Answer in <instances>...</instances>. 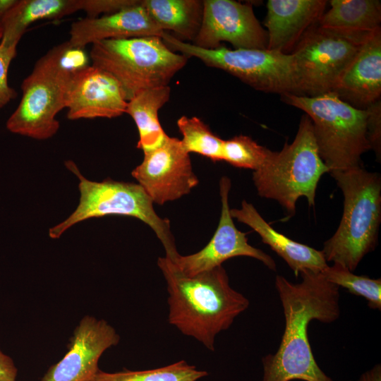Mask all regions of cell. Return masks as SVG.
<instances>
[{
  "mask_svg": "<svg viewBox=\"0 0 381 381\" xmlns=\"http://www.w3.org/2000/svg\"><path fill=\"white\" fill-rule=\"evenodd\" d=\"M66 165L79 179V204L68 217L49 230L50 238H58L74 224L90 218L113 214L130 216L143 221L155 231L165 249L167 258L174 260L179 255L169 219L157 214L152 200L138 183L112 179L90 181L73 162H67Z\"/></svg>",
  "mask_w": 381,
  "mask_h": 381,
  "instance_id": "obj_8",
  "label": "cell"
},
{
  "mask_svg": "<svg viewBox=\"0 0 381 381\" xmlns=\"http://www.w3.org/2000/svg\"><path fill=\"white\" fill-rule=\"evenodd\" d=\"M281 98L310 119L320 156L329 172L362 166L361 156L370 150L366 109L356 108L332 92L313 97L287 93Z\"/></svg>",
  "mask_w": 381,
  "mask_h": 381,
  "instance_id": "obj_4",
  "label": "cell"
},
{
  "mask_svg": "<svg viewBox=\"0 0 381 381\" xmlns=\"http://www.w3.org/2000/svg\"><path fill=\"white\" fill-rule=\"evenodd\" d=\"M367 136L370 146L377 160L381 157V104L380 99L368 108Z\"/></svg>",
  "mask_w": 381,
  "mask_h": 381,
  "instance_id": "obj_29",
  "label": "cell"
},
{
  "mask_svg": "<svg viewBox=\"0 0 381 381\" xmlns=\"http://www.w3.org/2000/svg\"><path fill=\"white\" fill-rule=\"evenodd\" d=\"M132 176L153 203L164 205L188 194L198 184L191 160L181 140L167 136L157 147L143 152Z\"/></svg>",
  "mask_w": 381,
  "mask_h": 381,
  "instance_id": "obj_11",
  "label": "cell"
},
{
  "mask_svg": "<svg viewBox=\"0 0 381 381\" xmlns=\"http://www.w3.org/2000/svg\"><path fill=\"white\" fill-rule=\"evenodd\" d=\"M150 16L166 32L174 37L193 42L202 21L203 1L201 0H141Z\"/></svg>",
  "mask_w": 381,
  "mask_h": 381,
  "instance_id": "obj_21",
  "label": "cell"
},
{
  "mask_svg": "<svg viewBox=\"0 0 381 381\" xmlns=\"http://www.w3.org/2000/svg\"><path fill=\"white\" fill-rule=\"evenodd\" d=\"M329 9L319 26L334 30L369 33L380 28L381 3L378 0H331Z\"/></svg>",
  "mask_w": 381,
  "mask_h": 381,
  "instance_id": "obj_23",
  "label": "cell"
},
{
  "mask_svg": "<svg viewBox=\"0 0 381 381\" xmlns=\"http://www.w3.org/2000/svg\"><path fill=\"white\" fill-rule=\"evenodd\" d=\"M351 106L365 109L381 95V28L372 32L338 80L334 90Z\"/></svg>",
  "mask_w": 381,
  "mask_h": 381,
  "instance_id": "obj_17",
  "label": "cell"
},
{
  "mask_svg": "<svg viewBox=\"0 0 381 381\" xmlns=\"http://www.w3.org/2000/svg\"><path fill=\"white\" fill-rule=\"evenodd\" d=\"M325 0H269L265 26L270 50L290 54L305 33L318 23Z\"/></svg>",
  "mask_w": 381,
  "mask_h": 381,
  "instance_id": "obj_18",
  "label": "cell"
},
{
  "mask_svg": "<svg viewBox=\"0 0 381 381\" xmlns=\"http://www.w3.org/2000/svg\"><path fill=\"white\" fill-rule=\"evenodd\" d=\"M232 218L250 226L262 241L281 257L297 277L303 270L321 272L328 265L322 250L295 241L276 231L255 207L246 200L239 209H231Z\"/></svg>",
  "mask_w": 381,
  "mask_h": 381,
  "instance_id": "obj_19",
  "label": "cell"
},
{
  "mask_svg": "<svg viewBox=\"0 0 381 381\" xmlns=\"http://www.w3.org/2000/svg\"><path fill=\"white\" fill-rule=\"evenodd\" d=\"M138 0H82V10L87 18H97L99 14H111L136 4Z\"/></svg>",
  "mask_w": 381,
  "mask_h": 381,
  "instance_id": "obj_30",
  "label": "cell"
},
{
  "mask_svg": "<svg viewBox=\"0 0 381 381\" xmlns=\"http://www.w3.org/2000/svg\"><path fill=\"white\" fill-rule=\"evenodd\" d=\"M17 374L13 360L0 349V381H16Z\"/></svg>",
  "mask_w": 381,
  "mask_h": 381,
  "instance_id": "obj_31",
  "label": "cell"
},
{
  "mask_svg": "<svg viewBox=\"0 0 381 381\" xmlns=\"http://www.w3.org/2000/svg\"><path fill=\"white\" fill-rule=\"evenodd\" d=\"M81 9L82 0H18L1 23V40L18 44L33 23L61 18Z\"/></svg>",
  "mask_w": 381,
  "mask_h": 381,
  "instance_id": "obj_20",
  "label": "cell"
},
{
  "mask_svg": "<svg viewBox=\"0 0 381 381\" xmlns=\"http://www.w3.org/2000/svg\"><path fill=\"white\" fill-rule=\"evenodd\" d=\"M127 103L119 84L106 71L92 64L73 72L66 102L68 119L117 117L126 113Z\"/></svg>",
  "mask_w": 381,
  "mask_h": 381,
  "instance_id": "obj_15",
  "label": "cell"
},
{
  "mask_svg": "<svg viewBox=\"0 0 381 381\" xmlns=\"http://www.w3.org/2000/svg\"><path fill=\"white\" fill-rule=\"evenodd\" d=\"M182 145L188 153H198L213 162L222 161L224 140L196 116H182L177 121Z\"/></svg>",
  "mask_w": 381,
  "mask_h": 381,
  "instance_id": "obj_25",
  "label": "cell"
},
{
  "mask_svg": "<svg viewBox=\"0 0 381 381\" xmlns=\"http://www.w3.org/2000/svg\"><path fill=\"white\" fill-rule=\"evenodd\" d=\"M69 44L83 49L87 44L106 40L156 36L164 31L155 23L141 0L117 12L97 18H84L73 23Z\"/></svg>",
  "mask_w": 381,
  "mask_h": 381,
  "instance_id": "obj_16",
  "label": "cell"
},
{
  "mask_svg": "<svg viewBox=\"0 0 381 381\" xmlns=\"http://www.w3.org/2000/svg\"><path fill=\"white\" fill-rule=\"evenodd\" d=\"M17 45L4 40L0 42V109L17 96V92L8 80L9 66L16 55Z\"/></svg>",
  "mask_w": 381,
  "mask_h": 381,
  "instance_id": "obj_28",
  "label": "cell"
},
{
  "mask_svg": "<svg viewBox=\"0 0 381 381\" xmlns=\"http://www.w3.org/2000/svg\"><path fill=\"white\" fill-rule=\"evenodd\" d=\"M2 37H3V30H2L1 26L0 25V40H1Z\"/></svg>",
  "mask_w": 381,
  "mask_h": 381,
  "instance_id": "obj_34",
  "label": "cell"
},
{
  "mask_svg": "<svg viewBox=\"0 0 381 381\" xmlns=\"http://www.w3.org/2000/svg\"><path fill=\"white\" fill-rule=\"evenodd\" d=\"M371 32H342L318 23L310 28L291 52L297 77L296 95L313 97L333 92Z\"/></svg>",
  "mask_w": 381,
  "mask_h": 381,
  "instance_id": "obj_10",
  "label": "cell"
},
{
  "mask_svg": "<svg viewBox=\"0 0 381 381\" xmlns=\"http://www.w3.org/2000/svg\"><path fill=\"white\" fill-rule=\"evenodd\" d=\"M230 188V179L223 176L219 181L221 215L217 228L209 243L197 253L188 255L179 254L171 260L184 274L193 276L211 270L221 266L224 261L238 256L255 258L270 270L276 271L277 265L272 258L250 245L246 234L236 227L229 205Z\"/></svg>",
  "mask_w": 381,
  "mask_h": 381,
  "instance_id": "obj_13",
  "label": "cell"
},
{
  "mask_svg": "<svg viewBox=\"0 0 381 381\" xmlns=\"http://www.w3.org/2000/svg\"><path fill=\"white\" fill-rule=\"evenodd\" d=\"M272 152L251 138L239 135L224 141L222 161L236 167L256 171L267 162Z\"/></svg>",
  "mask_w": 381,
  "mask_h": 381,
  "instance_id": "obj_27",
  "label": "cell"
},
{
  "mask_svg": "<svg viewBox=\"0 0 381 381\" xmlns=\"http://www.w3.org/2000/svg\"><path fill=\"white\" fill-rule=\"evenodd\" d=\"M321 273L330 283L346 289L351 294L365 298L368 306L381 310V279L355 274L339 264L327 265Z\"/></svg>",
  "mask_w": 381,
  "mask_h": 381,
  "instance_id": "obj_26",
  "label": "cell"
},
{
  "mask_svg": "<svg viewBox=\"0 0 381 381\" xmlns=\"http://www.w3.org/2000/svg\"><path fill=\"white\" fill-rule=\"evenodd\" d=\"M301 282L282 275L275 287L283 308L285 327L276 353L262 359V381H333L318 365L310 345L308 327L313 320L331 323L340 315L339 287L321 272L303 270Z\"/></svg>",
  "mask_w": 381,
  "mask_h": 381,
  "instance_id": "obj_1",
  "label": "cell"
},
{
  "mask_svg": "<svg viewBox=\"0 0 381 381\" xmlns=\"http://www.w3.org/2000/svg\"><path fill=\"white\" fill-rule=\"evenodd\" d=\"M90 56L93 66L118 82L127 102L144 90L167 86L188 59L156 36L97 42Z\"/></svg>",
  "mask_w": 381,
  "mask_h": 381,
  "instance_id": "obj_5",
  "label": "cell"
},
{
  "mask_svg": "<svg viewBox=\"0 0 381 381\" xmlns=\"http://www.w3.org/2000/svg\"><path fill=\"white\" fill-rule=\"evenodd\" d=\"M329 170L320 156L313 123L306 114L300 121L296 137L281 151L274 152L253 174L260 196L277 200L294 215L298 198H306L309 206L315 202L321 176Z\"/></svg>",
  "mask_w": 381,
  "mask_h": 381,
  "instance_id": "obj_6",
  "label": "cell"
},
{
  "mask_svg": "<svg viewBox=\"0 0 381 381\" xmlns=\"http://www.w3.org/2000/svg\"><path fill=\"white\" fill-rule=\"evenodd\" d=\"M17 2L18 0H0V25L4 17Z\"/></svg>",
  "mask_w": 381,
  "mask_h": 381,
  "instance_id": "obj_33",
  "label": "cell"
},
{
  "mask_svg": "<svg viewBox=\"0 0 381 381\" xmlns=\"http://www.w3.org/2000/svg\"><path fill=\"white\" fill-rule=\"evenodd\" d=\"M68 42L49 50L21 84L22 97L6 121L7 129L37 140L54 135L59 128L57 114L66 108L74 69L67 57Z\"/></svg>",
  "mask_w": 381,
  "mask_h": 381,
  "instance_id": "obj_7",
  "label": "cell"
},
{
  "mask_svg": "<svg viewBox=\"0 0 381 381\" xmlns=\"http://www.w3.org/2000/svg\"><path fill=\"white\" fill-rule=\"evenodd\" d=\"M119 341V334L106 320L85 315L75 327L64 357L40 381H91L99 370L102 355Z\"/></svg>",
  "mask_w": 381,
  "mask_h": 381,
  "instance_id": "obj_14",
  "label": "cell"
},
{
  "mask_svg": "<svg viewBox=\"0 0 381 381\" xmlns=\"http://www.w3.org/2000/svg\"><path fill=\"white\" fill-rule=\"evenodd\" d=\"M164 42L173 51L196 57L206 66L222 69L253 88L269 93L296 94L297 77L294 56L267 49L220 47L204 49L164 32Z\"/></svg>",
  "mask_w": 381,
  "mask_h": 381,
  "instance_id": "obj_9",
  "label": "cell"
},
{
  "mask_svg": "<svg viewBox=\"0 0 381 381\" xmlns=\"http://www.w3.org/2000/svg\"><path fill=\"white\" fill-rule=\"evenodd\" d=\"M157 265L167 283L169 324L214 351L217 334L248 308V299L230 286L222 265L193 276L167 257L159 258Z\"/></svg>",
  "mask_w": 381,
  "mask_h": 381,
  "instance_id": "obj_2",
  "label": "cell"
},
{
  "mask_svg": "<svg viewBox=\"0 0 381 381\" xmlns=\"http://www.w3.org/2000/svg\"><path fill=\"white\" fill-rule=\"evenodd\" d=\"M208 375L181 360L170 365L143 370H123L109 373L100 369L91 381H197Z\"/></svg>",
  "mask_w": 381,
  "mask_h": 381,
  "instance_id": "obj_24",
  "label": "cell"
},
{
  "mask_svg": "<svg viewBox=\"0 0 381 381\" xmlns=\"http://www.w3.org/2000/svg\"><path fill=\"white\" fill-rule=\"evenodd\" d=\"M169 85L144 90L128 101L126 113L134 120L139 133L137 147L143 152L159 145L167 136L158 112L170 97Z\"/></svg>",
  "mask_w": 381,
  "mask_h": 381,
  "instance_id": "obj_22",
  "label": "cell"
},
{
  "mask_svg": "<svg viewBox=\"0 0 381 381\" xmlns=\"http://www.w3.org/2000/svg\"><path fill=\"white\" fill-rule=\"evenodd\" d=\"M227 42L234 49H267V34L250 3L234 0H204L200 29L190 42L214 49Z\"/></svg>",
  "mask_w": 381,
  "mask_h": 381,
  "instance_id": "obj_12",
  "label": "cell"
},
{
  "mask_svg": "<svg viewBox=\"0 0 381 381\" xmlns=\"http://www.w3.org/2000/svg\"><path fill=\"white\" fill-rule=\"evenodd\" d=\"M358 381H381V366L375 365L370 370L363 373Z\"/></svg>",
  "mask_w": 381,
  "mask_h": 381,
  "instance_id": "obj_32",
  "label": "cell"
},
{
  "mask_svg": "<svg viewBox=\"0 0 381 381\" xmlns=\"http://www.w3.org/2000/svg\"><path fill=\"white\" fill-rule=\"evenodd\" d=\"M344 196L340 224L324 243L322 252L332 262L353 272L376 246L381 222V177L358 166L332 171Z\"/></svg>",
  "mask_w": 381,
  "mask_h": 381,
  "instance_id": "obj_3",
  "label": "cell"
}]
</instances>
